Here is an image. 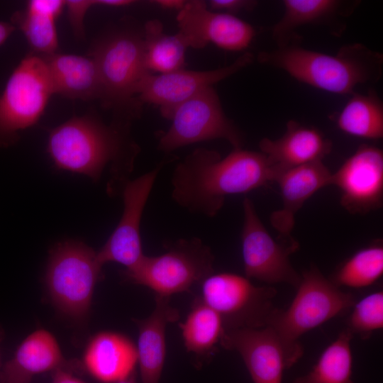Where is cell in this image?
Listing matches in <instances>:
<instances>
[{"instance_id":"obj_1","label":"cell","mask_w":383,"mask_h":383,"mask_svg":"<svg viewBox=\"0 0 383 383\" xmlns=\"http://www.w3.org/2000/svg\"><path fill=\"white\" fill-rule=\"evenodd\" d=\"M131 122L118 118L106 124L94 115L74 116L50 131L47 150L56 167L84 174L96 182L106 167L109 196H121L131 180L140 148Z\"/></svg>"},{"instance_id":"obj_2","label":"cell","mask_w":383,"mask_h":383,"mask_svg":"<svg viewBox=\"0 0 383 383\" xmlns=\"http://www.w3.org/2000/svg\"><path fill=\"white\" fill-rule=\"evenodd\" d=\"M277 177L260 151L236 148L222 157L214 150L198 148L174 167L171 197L192 213L213 218L226 197L252 192Z\"/></svg>"},{"instance_id":"obj_3","label":"cell","mask_w":383,"mask_h":383,"mask_svg":"<svg viewBox=\"0 0 383 383\" xmlns=\"http://www.w3.org/2000/svg\"><path fill=\"white\" fill-rule=\"evenodd\" d=\"M257 59L299 82L340 95H352L357 87L377 82L383 65L382 54L357 43L343 45L335 55L290 44L261 52Z\"/></svg>"},{"instance_id":"obj_4","label":"cell","mask_w":383,"mask_h":383,"mask_svg":"<svg viewBox=\"0 0 383 383\" xmlns=\"http://www.w3.org/2000/svg\"><path fill=\"white\" fill-rule=\"evenodd\" d=\"M355 298L326 278L313 265L301 275L290 306L277 308L267 326L277 336L290 367L302 357L300 338L328 321L350 311Z\"/></svg>"},{"instance_id":"obj_5","label":"cell","mask_w":383,"mask_h":383,"mask_svg":"<svg viewBox=\"0 0 383 383\" xmlns=\"http://www.w3.org/2000/svg\"><path fill=\"white\" fill-rule=\"evenodd\" d=\"M91 56L97 67L101 103L115 111L116 117L132 121L139 116L142 103L138 86L150 73L145 65L143 31L116 30L94 44Z\"/></svg>"},{"instance_id":"obj_6","label":"cell","mask_w":383,"mask_h":383,"mask_svg":"<svg viewBox=\"0 0 383 383\" xmlns=\"http://www.w3.org/2000/svg\"><path fill=\"white\" fill-rule=\"evenodd\" d=\"M103 265L96 252L81 241L67 240L50 250L45 285L55 306L75 321L87 317Z\"/></svg>"},{"instance_id":"obj_7","label":"cell","mask_w":383,"mask_h":383,"mask_svg":"<svg viewBox=\"0 0 383 383\" xmlns=\"http://www.w3.org/2000/svg\"><path fill=\"white\" fill-rule=\"evenodd\" d=\"M214 256L198 238H180L170 243L165 252L144 255L121 273L125 282L147 287L155 296L170 297L188 292L213 273Z\"/></svg>"},{"instance_id":"obj_8","label":"cell","mask_w":383,"mask_h":383,"mask_svg":"<svg viewBox=\"0 0 383 383\" xmlns=\"http://www.w3.org/2000/svg\"><path fill=\"white\" fill-rule=\"evenodd\" d=\"M52 94L44 57L28 54L12 71L0 93V148L14 145L20 132L38 121Z\"/></svg>"},{"instance_id":"obj_9","label":"cell","mask_w":383,"mask_h":383,"mask_svg":"<svg viewBox=\"0 0 383 383\" xmlns=\"http://www.w3.org/2000/svg\"><path fill=\"white\" fill-rule=\"evenodd\" d=\"M277 294L271 286H257L246 277L221 272L201 283L199 297L219 315L226 331L267 326L277 309Z\"/></svg>"},{"instance_id":"obj_10","label":"cell","mask_w":383,"mask_h":383,"mask_svg":"<svg viewBox=\"0 0 383 383\" xmlns=\"http://www.w3.org/2000/svg\"><path fill=\"white\" fill-rule=\"evenodd\" d=\"M167 119L172 123L158 136L160 151L170 152L190 144L217 139L227 141L233 149L242 148L243 135L225 114L213 87L179 104Z\"/></svg>"},{"instance_id":"obj_11","label":"cell","mask_w":383,"mask_h":383,"mask_svg":"<svg viewBox=\"0 0 383 383\" xmlns=\"http://www.w3.org/2000/svg\"><path fill=\"white\" fill-rule=\"evenodd\" d=\"M243 223L241 248L245 277L267 284H287L295 289L301 274L294 268L289 256L299 248L298 243L275 240L260 218L252 201H243Z\"/></svg>"},{"instance_id":"obj_12","label":"cell","mask_w":383,"mask_h":383,"mask_svg":"<svg viewBox=\"0 0 383 383\" xmlns=\"http://www.w3.org/2000/svg\"><path fill=\"white\" fill-rule=\"evenodd\" d=\"M165 164L161 162L154 169L131 179L121 197L123 209L116 228L102 248L96 252L101 265L114 262L129 268L145 255L143 252L140 224L143 211L160 171Z\"/></svg>"},{"instance_id":"obj_13","label":"cell","mask_w":383,"mask_h":383,"mask_svg":"<svg viewBox=\"0 0 383 383\" xmlns=\"http://www.w3.org/2000/svg\"><path fill=\"white\" fill-rule=\"evenodd\" d=\"M254 61V55L245 52L231 65L208 71L184 70L147 74L140 83L137 98L140 102L158 106L162 116L167 118L172 111L183 101L213 87Z\"/></svg>"},{"instance_id":"obj_14","label":"cell","mask_w":383,"mask_h":383,"mask_svg":"<svg viewBox=\"0 0 383 383\" xmlns=\"http://www.w3.org/2000/svg\"><path fill=\"white\" fill-rule=\"evenodd\" d=\"M179 31L189 48H204L211 43L221 49L241 51L246 49L255 35L252 25L235 16L216 12L199 0L186 1L178 11Z\"/></svg>"},{"instance_id":"obj_15","label":"cell","mask_w":383,"mask_h":383,"mask_svg":"<svg viewBox=\"0 0 383 383\" xmlns=\"http://www.w3.org/2000/svg\"><path fill=\"white\" fill-rule=\"evenodd\" d=\"M331 185L340 192V204L349 213L364 214L380 208L383 199V152L361 145L335 172Z\"/></svg>"},{"instance_id":"obj_16","label":"cell","mask_w":383,"mask_h":383,"mask_svg":"<svg viewBox=\"0 0 383 383\" xmlns=\"http://www.w3.org/2000/svg\"><path fill=\"white\" fill-rule=\"evenodd\" d=\"M220 345L241 356L254 383H282L284 370L291 367L269 326L226 331Z\"/></svg>"},{"instance_id":"obj_17","label":"cell","mask_w":383,"mask_h":383,"mask_svg":"<svg viewBox=\"0 0 383 383\" xmlns=\"http://www.w3.org/2000/svg\"><path fill=\"white\" fill-rule=\"evenodd\" d=\"M332 173L323 161L298 166L279 174L282 206L272 212L270 222L284 240H293L295 216L304 204L321 189L331 185Z\"/></svg>"},{"instance_id":"obj_18","label":"cell","mask_w":383,"mask_h":383,"mask_svg":"<svg viewBox=\"0 0 383 383\" xmlns=\"http://www.w3.org/2000/svg\"><path fill=\"white\" fill-rule=\"evenodd\" d=\"M259 148L279 176L287 170L323 161L330 153L332 143L319 130L291 120L281 137L264 138Z\"/></svg>"},{"instance_id":"obj_19","label":"cell","mask_w":383,"mask_h":383,"mask_svg":"<svg viewBox=\"0 0 383 383\" xmlns=\"http://www.w3.org/2000/svg\"><path fill=\"white\" fill-rule=\"evenodd\" d=\"M283 13L272 26L277 47L293 44L296 31L306 26H323L340 31V20L350 16L357 1L340 0H284Z\"/></svg>"},{"instance_id":"obj_20","label":"cell","mask_w":383,"mask_h":383,"mask_svg":"<svg viewBox=\"0 0 383 383\" xmlns=\"http://www.w3.org/2000/svg\"><path fill=\"white\" fill-rule=\"evenodd\" d=\"M67 365L55 336L38 329L23 339L13 357L1 368L0 383H28L35 375Z\"/></svg>"},{"instance_id":"obj_21","label":"cell","mask_w":383,"mask_h":383,"mask_svg":"<svg viewBox=\"0 0 383 383\" xmlns=\"http://www.w3.org/2000/svg\"><path fill=\"white\" fill-rule=\"evenodd\" d=\"M137 363L136 345L127 336L111 331L94 335L82 359L88 373L103 383H116L126 377Z\"/></svg>"},{"instance_id":"obj_22","label":"cell","mask_w":383,"mask_h":383,"mask_svg":"<svg viewBox=\"0 0 383 383\" xmlns=\"http://www.w3.org/2000/svg\"><path fill=\"white\" fill-rule=\"evenodd\" d=\"M179 318L170 297L155 296L152 313L146 318L134 319L138 328L136 348L142 383H159L165 359L166 328Z\"/></svg>"},{"instance_id":"obj_23","label":"cell","mask_w":383,"mask_h":383,"mask_svg":"<svg viewBox=\"0 0 383 383\" xmlns=\"http://www.w3.org/2000/svg\"><path fill=\"white\" fill-rule=\"evenodd\" d=\"M43 57L54 94L70 99L101 100V82L91 56L57 52Z\"/></svg>"},{"instance_id":"obj_24","label":"cell","mask_w":383,"mask_h":383,"mask_svg":"<svg viewBox=\"0 0 383 383\" xmlns=\"http://www.w3.org/2000/svg\"><path fill=\"white\" fill-rule=\"evenodd\" d=\"M65 9L62 0H30L13 13L11 23L24 35L31 53L45 57L57 52L56 20Z\"/></svg>"},{"instance_id":"obj_25","label":"cell","mask_w":383,"mask_h":383,"mask_svg":"<svg viewBox=\"0 0 383 383\" xmlns=\"http://www.w3.org/2000/svg\"><path fill=\"white\" fill-rule=\"evenodd\" d=\"M350 96L334 116L337 127L351 136L370 140L382 138L383 104L375 91Z\"/></svg>"},{"instance_id":"obj_26","label":"cell","mask_w":383,"mask_h":383,"mask_svg":"<svg viewBox=\"0 0 383 383\" xmlns=\"http://www.w3.org/2000/svg\"><path fill=\"white\" fill-rule=\"evenodd\" d=\"M179 327L187 350L204 359L214 354L225 333L219 315L199 296L194 300L191 310Z\"/></svg>"},{"instance_id":"obj_27","label":"cell","mask_w":383,"mask_h":383,"mask_svg":"<svg viewBox=\"0 0 383 383\" xmlns=\"http://www.w3.org/2000/svg\"><path fill=\"white\" fill-rule=\"evenodd\" d=\"M145 61L148 70L167 73L183 69L188 44L177 33L167 35L157 19L148 21L143 30Z\"/></svg>"},{"instance_id":"obj_28","label":"cell","mask_w":383,"mask_h":383,"mask_svg":"<svg viewBox=\"0 0 383 383\" xmlns=\"http://www.w3.org/2000/svg\"><path fill=\"white\" fill-rule=\"evenodd\" d=\"M353 338L348 329H343L323 351L312 369L293 383H353Z\"/></svg>"},{"instance_id":"obj_29","label":"cell","mask_w":383,"mask_h":383,"mask_svg":"<svg viewBox=\"0 0 383 383\" xmlns=\"http://www.w3.org/2000/svg\"><path fill=\"white\" fill-rule=\"evenodd\" d=\"M383 274V248H363L343 262L331 280L337 287L362 288L376 282Z\"/></svg>"},{"instance_id":"obj_30","label":"cell","mask_w":383,"mask_h":383,"mask_svg":"<svg viewBox=\"0 0 383 383\" xmlns=\"http://www.w3.org/2000/svg\"><path fill=\"white\" fill-rule=\"evenodd\" d=\"M346 328L354 335L367 339L383 327V292L371 293L354 304Z\"/></svg>"},{"instance_id":"obj_31","label":"cell","mask_w":383,"mask_h":383,"mask_svg":"<svg viewBox=\"0 0 383 383\" xmlns=\"http://www.w3.org/2000/svg\"><path fill=\"white\" fill-rule=\"evenodd\" d=\"M95 6L94 0H65V9L74 36L78 39L84 38V20L89 9Z\"/></svg>"},{"instance_id":"obj_32","label":"cell","mask_w":383,"mask_h":383,"mask_svg":"<svg viewBox=\"0 0 383 383\" xmlns=\"http://www.w3.org/2000/svg\"><path fill=\"white\" fill-rule=\"evenodd\" d=\"M257 4V1L252 0H211L209 1L210 10L231 15L242 11L252 10Z\"/></svg>"},{"instance_id":"obj_33","label":"cell","mask_w":383,"mask_h":383,"mask_svg":"<svg viewBox=\"0 0 383 383\" xmlns=\"http://www.w3.org/2000/svg\"><path fill=\"white\" fill-rule=\"evenodd\" d=\"M51 383H86L83 380L74 377L65 368H59L52 372Z\"/></svg>"},{"instance_id":"obj_34","label":"cell","mask_w":383,"mask_h":383,"mask_svg":"<svg viewBox=\"0 0 383 383\" xmlns=\"http://www.w3.org/2000/svg\"><path fill=\"white\" fill-rule=\"evenodd\" d=\"M16 30L11 22L0 21V46L5 43Z\"/></svg>"},{"instance_id":"obj_35","label":"cell","mask_w":383,"mask_h":383,"mask_svg":"<svg viewBox=\"0 0 383 383\" xmlns=\"http://www.w3.org/2000/svg\"><path fill=\"white\" fill-rule=\"evenodd\" d=\"M152 2L162 9H176L178 11H179L186 4V1L182 0H157Z\"/></svg>"},{"instance_id":"obj_36","label":"cell","mask_w":383,"mask_h":383,"mask_svg":"<svg viewBox=\"0 0 383 383\" xmlns=\"http://www.w3.org/2000/svg\"><path fill=\"white\" fill-rule=\"evenodd\" d=\"M134 3L131 0H94L95 6H104L109 7L126 6Z\"/></svg>"},{"instance_id":"obj_37","label":"cell","mask_w":383,"mask_h":383,"mask_svg":"<svg viewBox=\"0 0 383 383\" xmlns=\"http://www.w3.org/2000/svg\"><path fill=\"white\" fill-rule=\"evenodd\" d=\"M116 383H137L136 382V370H133L129 375L126 377L122 379L121 380Z\"/></svg>"},{"instance_id":"obj_38","label":"cell","mask_w":383,"mask_h":383,"mask_svg":"<svg viewBox=\"0 0 383 383\" xmlns=\"http://www.w3.org/2000/svg\"><path fill=\"white\" fill-rule=\"evenodd\" d=\"M1 353H0V370H1Z\"/></svg>"}]
</instances>
